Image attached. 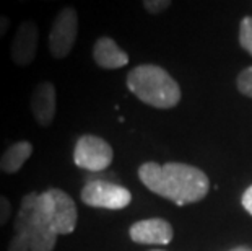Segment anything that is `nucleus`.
I'll return each mask as SVG.
<instances>
[{"label":"nucleus","mask_w":252,"mask_h":251,"mask_svg":"<svg viewBox=\"0 0 252 251\" xmlns=\"http://www.w3.org/2000/svg\"><path fill=\"white\" fill-rule=\"evenodd\" d=\"M241 202H243V207L248 211L249 215H252V184L244 191L243 197H241Z\"/></svg>","instance_id":"obj_17"},{"label":"nucleus","mask_w":252,"mask_h":251,"mask_svg":"<svg viewBox=\"0 0 252 251\" xmlns=\"http://www.w3.org/2000/svg\"><path fill=\"white\" fill-rule=\"evenodd\" d=\"M37 41H39V30L37 25L33 20L23 21L18 30L17 35L12 41V61L17 66H30L34 61L36 51H37Z\"/></svg>","instance_id":"obj_7"},{"label":"nucleus","mask_w":252,"mask_h":251,"mask_svg":"<svg viewBox=\"0 0 252 251\" xmlns=\"http://www.w3.org/2000/svg\"><path fill=\"white\" fill-rule=\"evenodd\" d=\"M239 44L252 56V17H244L239 25Z\"/></svg>","instance_id":"obj_13"},{"label":"nucleus","mask_w":252,"mask_h":251,"mask_svg":"<svg viewBox=\"0 0 252 251\" xmlns=\"http://www.w3.org/2000/svg\"><path fill=\"white\" fill-rule=\"evenodd\" d=\"M10 215H12V202L0 194V227L8 222Z\"/></svg>","instance_id":"obj_16"},{"label":"nucleus","mask_w":252,"mask_h":251,"mask_svg":"<svg viewBox=\"0 0 252 251\" xmlns=\"http://www.w3.org/2000/svg\"><path fill=\"white\" fill-rule=\"evenodd\" d=\"M59 235L51 227H33L15 233L10 240L8 251H52Z\"/></svg>","instance_id":"obj_8"},{"label":"nucleus","mask_w":252,"mask_h":251,"mask_svg":"<svg viewBox=\"0 0 252 251\" xmlns=\"http://www.w3.org/2000/svg\"><path fill=\"white\" fill-rule=\"evenodd\" d=\"M31 155H33V143L31 142L20 141L12 143L7 150L0 155V172L7 175L18 173Z\"/></svg>","instance_id":"obj_12"},{"label":"nucleus","mask_w":252,"mask_h":251,"mask_svg":"<svg viewBox=\"0 0 252 251\" xmlns=\"http://www.w3.org/2000/svg\"><path fill=\"white\" fill-rule=\"evenodd\" d=\"M127 88L145 105L169 109L181 101L178 82L163 67L145 64L132 69L127 75Z\"/></svg>","instance_id":"obj_2"},{"label":"nucleus","mask_w":252,"mask_h":251,"mask_svg":"<svg viewBox=\"0 0 252 251\" xmlns=\"http://www.w3.org/2000/svg\"><path fill=\"white\" fill-rule=\"evenodd\" d=\"M143 7H145V10H147V12L157 15V13L164 12L166 8H169L171 7V2H169V0H145Z\"/></svg>","instance_id":"obj_15"},{"label":"nucleus","mask_w":252,"mask_h":251,"mask_svg":"<svg viewBox=\"0 0 252 251\" xmlns=\"http://www.w3.org/2000/svg\"><path fill=\"white\" fill-rule=\"evenodd\" d=\"M78 36V15L72 7L62 8L52 21L49 31V51L54 59H65L72 52Z\"/></svg>","instance_id":"obj_6"},{"label":"nucleus","mask_w":252,"mask_h":251,"mask_svg":"<svg viewBox=\"0 0 252 251\" xmlns=\"http://www.w3.org/2000/svg\"><path fill=\"white\" fill-rule=\"evenodd\" d=\"M236 83H238V90L241 93L252 98V66L246 67L244 71L239 73Z\"/></svg>","instance_id":"obj_14"},{"label":"nucleus","mask_w":252,"mask_h":251,"mask_svg":"<svg viewBox=\"0 0 252 251\" xmlns=\"http://www.w3.org/2000/svg\"><path fill=\"white\" fill-rule=\"evenodd\" d=\"M132 242L140 245H168L173 240V225L164 218H145L130 227Z\"/></svg>","instance_id":"obj_9"},{"label":"nucleus","mask_w":252,"mask_h":251,"mask_svg":"<svg viewBox=\"0 0 252 251\" xmlns=\"http://www.w3.org/2000/svg\"><path fill=\"white\" fill-rule=\"evenodd\" d=\"M46 201L47 220L49 227L57 235H68L75 230L78 220L77 206L65 191L59 188H49L42 193Z\"/></svg>","instance_id":"obj_4"},{"label":"nucleus","mask_w":252,"mask_h":251,"mask_svg":"<svg viewBox=\"0 0 252 251\" xmlns=\"http://www.w3.org/2000/svg\"><path fill=\"white\" fill-rule=\"evenodd\" d=\"M30 106L37 124L42 127L51 126L57 111V93L54 85L51 82L37 83L31 93Z\"/></svg>","instance_id":"obj_10"},{"label":"nucleus","mask_w":252,"mask_h":251,"mask_svg":"<svg viewBox=\"0 0 252 251\" xmlns=\"http://www.w3.org/2000/svg\"><path fill=\"white\" fill-rule=\"evenodd\" d=\"M138 178L152 193L184 206L203 199L210 191L208 176L192 165L147 162L138 168Z\"/></svg>","instance_id":"obj_1"},{"label":"nucleus","mask_w":252,"mask_h":251,"mask_svg":"<svg viewBox=\"0 0 252 251\" xmlns=\"http://www.w3.org/2000/svg\"><path fill=\"white\" fill-rule=\"evenodd\" d=\"M231 251H252V248H249V247H236Z\"/></svg>","instance_id":"obj_19"},{"label":"nucleus","mask_w":252,"mask_h":251,"mask_svg":"<svg viewBox=\"0 0 252 251\" xmlns=\"http://www.w3.org/2000/svg\"><path fill=\"white\" fill-rule=\"evenodd\" d=\"M8 26H10V18L3 17V15H0V38H3V36L7 35Z\"/></svg>","instance_id":"obj_18"},{"label":"nucleus","mask_w":252,"mask_h":251,"mask_svg":"<svg viewBox=\"0 0 252 251\" xmlns=\"http://www.w3.org/2000/svg\"><path fill=\"white\" fill-rule=\"evenodd\" d=\"M93 59L103 69H121L128 64V54L124 49H121V46L114 39L108 38V36H103L94 42Z\"/></svg>","instance_id":"obj_11"},{"label":"nucleus","mask_w":252,"mask_h":251,"mask_svg":"<svg viewBox=\"0 0 252 251\" xmlns=\"http://www.w3.org/2000/svg\"><path fill=\"white\" fill-rule=\"evenodd\" d=\"M80 197L90 207L111 211L124 209L132 202V194L127 188L101 178L88 179L80 193Z\"/></svg>","instance_id":"obj_3"},{"label":"nucleus","mask_w":252,"mask_h":251,"mask_svg":"<svg viewBox=\"0 0 252 251\" xmlns=\"http://www.w3.org/2000/svg\"><path fill=\"white\" fill-rule=\"evenodd\" d=\"M0 173H2V172H0Z\"/></svg>","instance_id":"obj_20"},{"label":"nucleus","mask_w":252,"mask_h":251,"mask_svg":"<svg viewBox=\"0 0 252 251\" xmlns=\"http://www.w3.org/2000/svg\"><path fill=\"white\" fill-rule=\"evenodd\" d=\"M112 147L98 136H82L75 143L73 162L78 168L88 172H104L112 162Z\"/></svg>","instance_id":"obj_5"}]
</instances>
